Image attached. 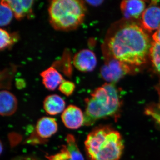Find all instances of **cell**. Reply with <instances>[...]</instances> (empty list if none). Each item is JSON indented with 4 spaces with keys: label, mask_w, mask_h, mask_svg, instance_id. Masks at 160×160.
Instances as JSON below:
<instances>
[{
    "label": "cell",
    "mask_w": 160,
    "mask_h": 160,
    "mask_svg": "<svg viewBox=\"0 0 160 160\" xmlns=\"http://www.w3.org/2000/svg\"><path fill=\"white\" fill-rule=\"evenodd\" d=\"M100 74L107 83L115 84L132 71L131 66L111 57H106Z\"/></svg>",
    "instance_id": "5b68a950"
},
{
    "label": "cell",
    "mask_w": 160,
    "mask_h": 160,
    "mask_svg": "<svg viewBox=\"0 0 160 160\" xmlns=\"http://www.w3.org/2000/svg\"><path fill=\"white\" fill-rule=\"evenodd\" d=\"M145 1L140 0H127L122 2L120 9L126 20H132L141 17L146 9Z\"/></svg>",
    "instance_id": "30bf717a"
},
{
    "label": "cell",
    "mask_w": 160,
    "mask_h": 160,
    "mask_svg": "<svg viewBox=\"0 0 160 160\" xmlns=\"http://www.w3.org/2000/svg\"><path fill=\"white\" fill-rule=\"evenodd\" d=\"M86 2V1H85ZM86 2L92 6H99L104 2L103 1H86Z\"/></svg>",
    "instance_id": "cb8c5ba5"
},
{
    "label": "cell",
    "mask_w": 160,
    "mask_h": 160,
    "mask_svg": "<svg viewBox=\"0 0 160 160\" xmlns=\"http://www.w3.org/2000/svg\"><path fill=\"white\" fill-rule=\"evenodd\" d=\"M62 120L68 129H78L84 125V113L78 106L69 105L63 112Z\"/></svg>",
    "instance_id": "ba28073f"
},
{
    "label": "cell",
    "mask_w": 160,
    "mask_h": 160,
    "mask_svg": "<svg viewBox=\"0 0 160 160\" xmlns=\"http://www.w3.org/2000/svg\"><path fill=\"white\" fill-rule=\"evenodd\" d=\"M11 160H40L38 158L31 156H18L13 158Z\"/></svg>",
    "instance_id": "603a6c76"
},
{
    "label": "cell",
    "mask_w": 160,
    "mask_h": 160,
    "mask_svg": "<svg viewBox=\"0 0 160 160\" xmlns=\"http://www.w3.org/2000/svg\"><path fill=\"white\" fill-rule=\"evenodd\" d=\"M126 20L110 29L102 46L103 54L131 66H140L147 62L152 41L141 25Z\"/></svg>",
    "instance_id": "6da1fadb"
},
{
    "label": "cell",
    "mask_w": 160,
    "mask_h": 160,
    "mask_svg": "<svg viewBox=\"0 0 160 160\" xmlns=\"http://www.w3.org/2000/svg\"><path fill=\"white\" fill-rule=\"evenodd\" d=\"M3 150V146L2 142L0 140V155L2 154Z\"/></svg>",
    "instance_id": "d4e9b609"
},
{
    "label": "cell",
    "mask_w": 160,
    "mask_h": 160,
    "mask_svg": "<svg viewBox=\"0 0 160 160\" xmlns=\"http://www.w3.org/2000/svg\"><path fill=\"white\" fill-rule=\"evenodd\" d=\"M5 2L11 9L17 19L22 20L26 17L29 18L33 16L34 1L13 0Z\"/></svg>",
    "instance_id": "8fae6325"
},
{
    "label": "cell",
    "mask_w": 160,
    "mask_h": 160,
    "mask_svg": "<svg viewBox=\"0 0 160 160\" xmlns=\"http://www.w3.org/2000/svg\"><path fill=\"white\" fill-rule=\"evenodd\" d=\"M46 158L49 160H69L70 154L67 146H63L59 152L53 155L47 156Z\"/></svg>",
    "instance_id": "ffe728a7"
},
{
    "label": "cell",
    "mask_w": 160,
    "mask_h": 160,
    "mask_svg": "<svg viewBox=\"0 0 160 160\" xmlns=\"http://www.w3.org/2000/svg\"><path fill=\"white\" fill-rule=\"evenodd\" d=\"M18 107V100L14 94L7 90L0 91V115H12L16 112Z\"/></svg>",
    "instance_id": "7c38bea8"
},
{
    "label": "cell",
    "mask_w": 160,
    "mask_h": 160,
    "mask_svg": "<svg viewBox=\"0 0 160 160\" xmlns=\"http://www.w3.org/2000/svg\"><path fill=\"white\" fill-rule=\"evenodd\" d=\"M66 102L57 94L49 95L43 102V108L47 114L56 115L63 112L65 109Z\"/></svg>",
    "instance_id": "5bb4252c"
},
{
    "label": "cell",
    "mask_w": 160,
    "mask_h": 160,
    "mask_svg": "<svg viewBox=\"0 0 160 160\" xmlns=\"http://www.w3.org/2000/svg\"><path fill=\"white\" fill-rule=\"evenodd\" d=\"M145 113L153 118L160 125V112L155 109L154 106H149L146 108Z\"/></svg>",
    "instance_id": "44dd1931"
},
{
    "label": "cell",
    "mask_w": 160,
    "mask_h": 160,
    "mask_svg": "<svg viewBox=\"0 0 160 160\" xmlns=\"http://www.w3.org/2000/svg\"><path fill=\"white\" fill-rule=\"evenodd\" d=\"M75 87V84L73 82L65 80L59 86L58 89L62 94L69 97L74 92Z\"/></svg>",
    "instance_id": "d6986e66"
},
{
    "label": "cell",
    "mask_w": 160,
    "mask_h": 160,
    "mask_svg": "<svg viewBox=\"0 0 160 160\" xmlns=\"http://www.w3.org/2000/svg\"><path fill=\"white\" fill-rule=\"evenodd\" d=\"M86 12L85 1L53 0L48 9L49 22L58 31H72L82 25Z\"/></svg>",
    "instance_id": "277c9868"
},
{
    "label": "cell",
    "mask_w": 160,
    "mask_h": 160,
    "mask_svg": "<svg viewBox=\"0 0 160 160\" xmlns=\"http://www.w3.org/2000/svg\"><path fill=\"white\" fill-rule=\"evenodd\" d=\"M13 12L5 1L0 2V26H7L11 22Z\"/></svg>",
    "instance_id": "e0dca14e"
},
{
    "label": "cell",
    "mask_w": 160,
    "mask_h": 160,
    "mask_svg": "<svg viewBox=\"0 0 160 160\" xmlns=\"http://www.w3.org/2000/svg\"><path fill=\"white\" fill-rule=\"evenodd\" d=\"M67 148L69 150L70 158L69 160H85L81 153L75 138L73 135L69 134L66 137Z\"/></svg>",
    "instance_id": "2e32d148"
},
{
    "label": "cell",
    "mask_w": 160,
    "mask_h": 160,
    "mask_svg": "<svg viewBox=\"0 0 160 160\" xmlns=\"http://www.w3.org/2000/svg\"><path fill=\"white\" fill-rule=\"evenodd\" d=\"M16 33L10 34L6 30L0 28V50L11 46L18 40Z\"/></svg>",
    "instance_id": "ac0fdd59"
},
{
    "label": "cell",
    "mask_w": 160,
    "mask_h": 160,
    "mask_svg": "<svg viewBox=\"0 0 160 160\" xmlns=\"http://www.w3.org/2000/svg\"><path fill=\"white\" fill-rule=\"evenodd\" d=\"M89 160H119L124 149L121 133L109 125H101L92 129L85 142Z\"/></svg>",
    "instance_id": "3957f363"
},
{
    "label": "cell",
    "mask_w": 160,
    "mask_h": 160,
    "mask_svg": "<svg viewBox=\"0 0 160 160\" xmlns=\"http://www.w3.org/2000/svg\"><path fill=\"white\" fill-rule=\"evenodd\" d=\"M141 26L146 31L157 30L160 28V7L152 5L145 9L141 16Z\"/></svg>",
    "instance_id": "9c48e42d"
},
{
    "label": "cell",
    "mask_w": 160,
    "mask_h": 160,
    "mask_svg": "<svg viewBox=\"0 0 160 160\" xmlns=\"http://www.w3.org/2000/svg\"><path fill=\"white\" fill-rule=\"evenodd\" d=\"M152 38V42L160 45V28L153 33Z\"/></svg>",
    "instance_id": "7402d4cb"
},
{
    "label": "cell",
    "mask_w": 160,
    "mask_h": 160,
    "mask_svg": "<svg viewBox=\"0 0 160 160\" xmlns=\"http://www.w3.org/2000/svg\"><path fill=\"white\" fill-rule=\"evenodd\" d=\"M84 125H93L98 120L119 117L122 102L115 84L106 83L92 92L85 99Z\"/></svg>",
    "instance_id": "7a4b0ae2"
},
{
    "label": "cell",
    "mask_w": 160,
    "mask_h": 160,
    "mask_svg": "<svg viewBox=\"0 0 160 160\" xmlns=\"http://www.w3.org/2000/svg\"><path fill=\"white\" fill-rule=\"evenodd\" d=\"M152 67L157 74L159 78V83L157 86L159 97V102L158 103L160 106V45L152 42L151 49H150V54Z\"/></svg>",
    "instance_id": "9a60e30c"
},
{
    "label": "cell",
    "mask_w": 160,
    "mask_h": 160,
    "mask_svg": "<svg viewBox=\"0 0 160 160\" xmlns=\"http://www.w3.org/2000/svg\"><path fill=\"white\" fill-rule=\"evenodd\" d=\"M72 64L79 71L90 72L95 69L97 65V58L94 52L90 49H82L75 54Z\"/></svg>",
    "instance_id": "8992f818"
},
{
    "label": "cell",
    "mask_w": 160,
    "mask_h": 160,
    "mask_svg": "<svg viewBox=\"0 0 160 160\" xmlns=\"http://www.w3.org/2000/svg\"><path fill=\"white\" fill-rule=\"evenodd\" d=\"M58 125L56 120L53 118L44 117L41 118L37 122L34 135L31 139L36 138V142L38 141H46L56 133Z\"/></svg>",
    "instance_id": "52a82bcc"
},
{
    "label": "cell",
    "mask_w": 160,
    "mask_h": 160,
    "mask_svg": "<svg viewBox=\"0 0 160 160\" xmlns=\"http://www.w3.org/2000/svg\"><path fill=\"white\" fill-rule=\"evenodd\" d=\"M42 83L46 89L55 90L65 80L62 75L53 66H51L40 73Z\"/></svg>",
    "instance_id": "4fadbf2b"
}]
</instances>
